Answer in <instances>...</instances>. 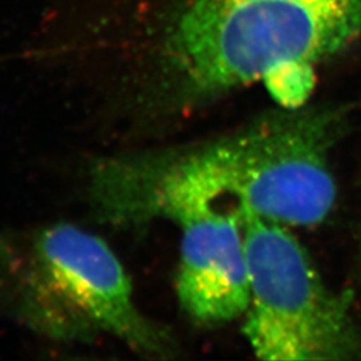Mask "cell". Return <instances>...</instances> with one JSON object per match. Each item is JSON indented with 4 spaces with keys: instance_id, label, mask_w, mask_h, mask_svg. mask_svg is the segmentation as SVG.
Returning <instances> with one entry per match:
<instances>
[{
    "instance_id": "obj_2",
    "label": "cell",
    "mask_w": 361,
    "mask_h": 361,
    "mask_svg": "<svg viewBox=\"0 0 361 361\" xmlns=\"http://www.w3.org/2000/svg\"><path fill=\"white\" fill-rule=\"evenodd\" d=\"M360 37L361 0H177L134 107L145 118L188 113Z\"/></svg>"
},
{
    "instance_id": "obj_5",
    "label": "cell",
    "mask_w": 361,
    "mask_h": 361,
    "mask_svg": "<svg viewBox=\"0 0 361 361\" xmlns=\"http://www.w3.org/2000/svg\"><path fill=\"white\" fill-rule=\"evenodd\" d=\"M180 229L176 293L198 326L243 319L250 300L245 235L237 207H209L177 224Z\"/></svg>"
},
{
    "instance_id": "obj_1",
    "label": "cell",
    "mask_w": 361,
    "mask_h": 361,
    "mask_svg": "<svg viewBox=\"0 0 361 361\" xmlns=\"http://www.w3.org/2000/svg\"><path fill=\"white\" fill-rule=\"evenodd\" d=\"M344 130L335 107L281 106L204 141L101 157L89 168V205L118 229L178 224L216 207L316 226L335 207L331 158Z\"/></svg>"
},
{
    "instance_id": "obj_3",
    "label": "cell",
    "mask_w": 361,
    "mask_h": 361,
    "mask_svg": "<svg viewBox=\"0 0 361 361\" xmlns=\"http://www.w3.org/2000/svg\"><path fill=\"white\" fill-rule=\"evenodd\" d=\"M0 310L56 343L110 337L153 360L180 352L171 331L138 307L116 252L70 222L0 234Z\"/></svg>"
},
{
    "instance_id": "obj_6",
    "label": "cell",
    "mask_w": 361,
    "mask_h": 361,
    "mask_svg": "<svg viewBox=\"0 0 361 361\" xmlns=\"http://www.w3.org/2000/svg\"><path fill=\"white\" fill-rule=\"evenodd\" d=\"M262 83L283 107L304 106L314 86V66L310 63L283 66L271 73Z\"/></svg>"
},
{
    "instance_id": "obj_4",
    "label": "cell",
    "mask_w": 361,
    "mask_h": 361,
    "mask_svg": "<svg viewBox=\"0 0 361 361\" xmlns=\"http://www.w3.org/2000/svg\"><path fill=\"white\" fill-rule=\"evenodd\" d=\"M240 210L250 277L243 334L257 359H361V324L347 295L324 283L286 226Z\"/></svg>"
},
{
    "instance_id": "obj_7",
    "label": "cell",
    "mask_w": 361,
    "mask_h": 361,
    "mask_svg": "<svg viewBox=\"0 0 361 361\" xmlns=\"http://www.w3.org/2000/svg\"><path fill=\"white\" fill-rule=\"evenodd\" d=\"M359 257H360V261H361V235H360V250H359Z\"/></svg>"
}]
</instances>
